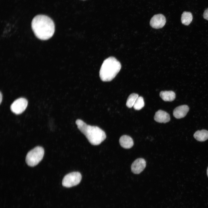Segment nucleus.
<instances>
[{"label": "nucleus", "instance_id": "17", "mask_svg": "<svg viewBox=\"0 0 208 208\" xmlns=\"http://www.w3.org/2000/svg\"><path fill=\"white\" fill-rule=\"evenodd\" d=\"M203 17L204 19L208 20V8L204 11L203 14Z\"/></svg>", "mask_w": 208, "mask_h": 208}, {"label": "nucleus", "instance_id": "6", "mask_svg": "<svg viewBox=\"0 0 208 208\" xmlns=\"http://www.w3.org/2000/svg\"><path fill=\"white\" fill-rule=\"evenodd\" d=\"M28 105V101L26 99L21 98L15 100L12 103L10 109L14 113L20 114L23 112L26 109Z\"/></svg>", "mask_w": 208, "mask_h": 208}, {"label": "nucleus", "instance_id": "12", "mask_svg": "<svg viewBox=\"0 0 208 208\" xmlns=\"http://www.w3.org/2000/svg\"><path fill=\"white\" fill-rule=\"evenodd\" d=\"M159 96L164 101H172L176 97L175 94L172 91H161L160 92Z\"/></svg>", "mask_w": 208, "mask_h": 208}, {"label": "nucleus", "instance_id": "13", "mask_svg": "<svg viewBox=\"0 0 208 208\" xmlns=\"http://www.w3.org/2000/svg\"><path fill=\"white\" fill-rule=\"evenodd\" d=\"M194 136L198 141H204L208 139V131L204 129L197 131L194 133Z\"/></svg>", "mask_w": 208, "mask_h": 208}, {"label": "nucleus", "instance_id": "5", "mask_svg": "<svg viewBox=\"0 0 208 208\" xmlns=\"http://www.w3.org/2000/svg\"><path fill=\"white\" fill-rule=\"evenodd\" d=\"M81 178V175L80 172H71L64 177L62 181V185L66 187L76 186L80 183Z\"/></svg>", "mask_w": 208, "mask_h": 208}, {"label": "nucleus", "instance_id": "9", "mask_svg": "<svg viewBox=\"0 0 208 208\" xmlns=\"http://www.w3.org/2000/svg\"><path fill=\"white\" fill-rule=\"evenodd\" d=\"M154 119L158 122L166 123L170 121V117L169 114L167 112L159 110L156 112Z\"/></svg>", "mask_w": 208, "mask_h": 208}, {"label": "nucleus", "instance_id": "20", "mask_svg": "<svg viewBox=\"0 0 208 208\" xmlns=\"http://www.w3.org/2000/svg\"></svg>", "mask_w": 208, "mask_h": 208}, {"label": "nucleus", "instance_id": "19", "mask_svg": "<svg viewBox=\"0 0 208 208\" xmlns=\"http://www.w3.org/2000/svg\"><path fill=\"white\" fill-rule=\"evenodd\" d=\"M207 176L208 177V168H207Z\"/></svg>", "mask_w": 208, "mask_h": 208}, {"label": "nucleus", "instance_id": "7", "mask_svg": "<svg viewBox=\"0 0 208 208\" xmlns=\"http://www.w3.org/2000/svg\"><path fill=\"white\" fill-rule=\"evenodd\" d=\"M165 16L162 14H158L154 15L151 19L150 24L153 28L158 29L163 27L166 23Z\"/></svg>", "mask_w": 208, "mask_h": 208}, {"label": "nucleus", "instance_id": "8", "mask_svg": "<svg viewBox=\"0 0 208 208\" xmlns=\"http://www.w3.org/2000/svg\"><path fill=\"white\" fill-rule=\"evenodd\" d=\"M146 165V161L144 159L138 158L132 163L131 166V171L135 174H139L143 170Z\"/></svg>", "mask_w": 208, "mask_h": 208}, {"label": "nucleus", "instance_id": "2", "mask_svg": "<svg viewBox=\"0 0 208 208\" xmlns=\"http://www.w3.org/2000/svg\"><path fill=\"white\" fill-rule=\"evenodd\" d=\"M75 123L78 129L92 145H98L106 138L105 133L99 127L87 125L80 119L77 120Z\"/></svg>", "mask_w": 208, "mask_h": 208}, {"label": "nucleus", "instance_id": "15", "mask_svg": "<svg viewBox=\"0 0 208 208\" xmlns=\"http://www.w3.org/2000/svg\"><path fill=\"white\" fill-rule=\"evenodd\" d=\"M138 96V94L136 93H133L130 94L127 100L126 103L127 106L129 108L133 107Z\"/></svg>", "mask_w": 208, "mask_h": 208}, {"label": "nucleus", "instance_id": "14", "mask_svg": "<svg viewBox=\"0 0 208 208\" xmlns=\"http://www.w3.org/2000/svg\"><path fill=\"white\" fill-rule=\"evenodd\" d=\"M192 15L190 12H184L182 14L181 20L182 23L185 25H189L192 21Z\"/></svg>", "mask_w": 208, "mask_h": 208}, {"label": "nucleus", "instance_id": "3", "mask_svg": "<svg viewBox=\"0 0 208 208\" xmlns=\"http://www.w3.org/2000/svg\"><path fill=\"white\" fill-rule=\"evenodd\" d=\"M121 68V65L115 58L110 57L103 62L99 71V76L103 81H109L114 79Z\"/></svg>", "mask_w": 208, "mask_h": 208}, {"label": "nucleus", "instance_id": "18", "mask_svg": "<svg viewBox=\"0 0 208 208\" xmlns=\"http://www.w3.org/2000/svg\"><path fill=\"white\" fill-rule=\"evenodd\" d=\"M2 97H3L2 94L1 92L0 94V104L2 102Z\"/></svg>", "mask_w": 208, "mask_h": 208}, {"label": "nucleus", "instance_id": "16", "mask_svg": "<svg viewBox=\"0 0 208 208\" xmlns=\"http://www.w3.org/2000/svg\"><path fill=\"white\" fill-rule=\"evenodd\" d=\"M144 105L143 98L141 96H138L137 99L133 106V108L136 110L141 109Z\"/></svg>", "mask_w": 208, "mask_h": 208}, {"label": "nucleus", "instance_id": "10", "mask_svg": "<svg viewBox=\"0 0 208 208\" xmlns=\"http://www.w3.org/2000/svg\"><path fill=\"white\" fill-rule=\"evenodd\" d=\"M189 109V107L186 105L179 106L174 110L173 115L176 118H181L186 115Z\"/></svg>", "mask_w": 208, "mask_h": 208}, {"label": "nucleus", "instance_id": "11", "mask_svg": "<svg viewBox=\"0 0 208 208\" xmlns=\"http://www.w3.org/2000/svg\"><path fill=\"white\" fill-rule=\"evenodd\" d=\"M121 146L126 149H129L133 146L134 142L132 138L130 136L124 135L122 136L119 140Z\"/></svg>", "mask_w": 208, "mask_h": 208}, {"label": "nucleus", "instance_id": "1", "mask_svg": "<svg viewBox=\"0 0 208 208\" xmlns=\"http://www.w3.org/2000/svg\"><path fill=\"white\" fill-rule=\"evenodd\" d=\"M31 26L36 36L41 40L50 38L55 32L53 21L50 17L44 15L36 16L32 21Z\"/></svg>", "mask_w": 208, "mask_h": 208}, {"label": "nucleus", "instance_id": "4", "mask_svg": "<svg viewBox=\"0 0 208 208\" xmlns=\"http://www.w3.org/2000/svg\"><path fill=\"white\" fill-rule=\"evenodd\" d=\"M44 154V150L41 146H37L29 151L25 159L27 164L33 167L37 165L42 159Z\"/></svg>", "mask_w": 208, "mask_h": 208}]
</instances>
